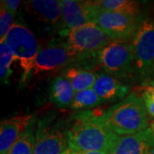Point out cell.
I'll return each instance as SVG.
<instances>
[{"label":"cell","instance_id":"cell-1","mask_svg":"<svg viewBox=\"0 0 154 154\" xmlns=\"http://www.w3.org/2000/svg\"><path fill=\"white\" fill-rule=\"evenodd\" d=\"M101 114V113H100ZM93 111H83L76 116L67 130V146L75 149L108 153L116 134L107 129Z\"/></svg>","mask_w":154,"mask_h":154},{"label":"cell","instance_id":"cell-2","mask_svg":"<svg viewBox=\"0 0 154 154\" xmlns=\"http://www.w3.org/2000/svg\"><path fill=\"white\" fill-rule=\"evenodd\" d=\"M98 118L116 135L133 134L149 128L143 99L136 94H130L106 111L101 112Z\"/></svg>","mask_w":154,"mask_h":154},{"label":"cell","instance_id":"cell-3","mask_svg":"<svg viewBox=\"0 0 154 154\" xmlns=\"http://www.w3.org/2000/svg\"><path fill=\"white\" fill-rule=\"evenodd\" d=\"M2 42L9 46L16 60L19 61L22 69L20 82L24 86L33 75L35 60L41 50L37 39L27 27L15 23Z\"/></svg>","mask_w":154,"mask_h":154},{"label":"cell","instance_id":"cell-4","mask_svg":"<svg viewBox=\"0 0 154 154\" xmlns=\"http://www.w3.org/2000/svg\"><path fill=\"white\" fill-rule=\"evenodd\" d=\"M134 71L146 82L154 73V18L140 22L133 38Z\"/></svg>","mask_w":154,"mask_h":154},{"label":"cell","instance_id":"cell-5","mask_svg":"<svg viewBox=\"0 0 154 154\" xmlns=\"http://www.w3.org/2000/svg\"><path fill=\"white\" fill-rule=\"evenodd\" d=\"M66 35V44L76 58L98 53L110 42V38L95 22L69 30Z\"/></svg>","mask_w":154,"mask_h":154},{"label":"cell","instance_id":"cell-6","mask_svg":"<svg viewBox=\"0 0 154 154\" xmlns=\"http://www.w3.org/2000/svg\"><path fill=\"white\" fill-rule=\"evenodd\" d=\"M100 66L105 73L115 77H126L134 71V57L132 43L110 41L97 53Z\"/></svg>","mask_w":154,"mask_h":154},{"label":"cell","instance_id":"cell-7","mask_svg":"<svg viewBox=\"0 0 154 154\" xmlns=\"http://www.w3.org/2000/svg\"><path fill=\"white\" fill-rule=\"evenodd\" d=\"M94 22L110 39L116 41H127V39L134 38L140 23L137 17L114 11H105L100 8L95 15Z\"/></svg>","mask_w":154,"mask_h":154},{"label":"cell","instance_id":"cell-8","mask_svg":"<svg viewBox=\"0 0 154 154\" xmlns=\"http://www.w3.org/2000/svg\"><path fill=\"white\" fill-rule=\"evenodd\" d=\"M62 22L63 29L62 34L73 28L94 22V17L99 10L97 1L61 0Z\"/></svg>","mask_w":154,"mask_h":154},{"label":"cell","instance_id":"cell-9","mask_svg":"<svg viewBox=\"0 0 154 154\" xmlns=\"http://www.w3.org/2000/svg\"><path fill=\"white\" fill-rule=\"evenodd\" d=\"M107 154H154V134L151 128L128 135H116Z\"/></svg>","mask_w":154,"mask_h":154},{"label":"cell","instance_id":"cell-10","mask_svg":"<svg viewBox=\"0 0 154 154\" xmlns=\"http://www.w3.org/2000/svg\"><path fill=\"white\" fill-rule=\"evenodd\" d=\"M75 56L70 52L67 44L49 45L38 52L35 60L33 75L54 71L70 63Z\"/></svg>","mask_w":154,"mask_h":154},{"label":"cell","instance_id":"cell-11","mask_svg":"<svg viewBox=\"0 0 154 154\" xmlns=\"http://www.w3.org/2000/svg\"><path fill=\"white\" fill-rule=\"evenodd\" d=\"M66 145V136L57 124L39 123L35 135L34 154H62Z\"/></svg>","mask_w":154,"mask_h":154},{"label":"cell","instance_id":"cell-12","mask_svg":"<svg viewBox=\"0 0 154 154\" xmlns=\"http://www.w3.org/2000/svg\"><path fill=\"white\" fill-rule=\"evenodd\" d=\"M33 116H15L1 122L0 124V154H10L12 146L33 121Z\"/></svg>","mask_w":154,"mask_h":154},{"label":"cell","instance_id":"cell-13","mask_svg":"<svg viewBox=\"0 0 154 154\" xmlns=\"http://www.w3.org/2000/svg\"><path fill=\"white\" fill-rule=\"evenodd\" d=\"M93 88L105 102L123 99L128 94V86L119 82L115 76L103 72L97 73Z\"/></svg>","mask_w":154,"mask_h":154},{"label":"cell","instance_id":"cell-14","mask_svg":"<svg viewBox=\"0 0 154 154\" xmlns=\"http://www.w3.org/2000/svg\"><path fill=\"white\" fill-rule=\"evenodd\" d=\"M28 12L40 20L55 25L62 20L61 1L57 0H33L27 5Z\"/></svg>","mask_w":154,"mask_h":154},{"label":"cell","instance_id":"cell-15","mask_svg":"<svg viewBox=\"0 0 154 154\" xmlns=\"http://www.w3.org/2000/svg\"><path fill=\"white\" fill-rule=\"evenodd\" d=\"M75 95V89L63 75H58L52 81L50 88V99L57 107H70Z\"/></svg>","mask_w":154,"mask_h":154},{"label":"cell","instance_id":"cell-16","mask_svg":"<svg viewBox=\"0 0 154 154\" xmlns=\"http://www.w3.org/2000/svg\"><path fill=\"white\" fill-rule=\"evenodd\" d=\"M62 75L68 79L75 93L94 88L97 78V74L94 71L77 66L67 68Z\"/></svg>","mask_w":154,"mask_h":154},{"label":"cell","instance_id":"cell-17","mask_svg":"<svg viewBox=\"0 0 154 154\" xmlns=\"http://www.w3.org/2000/svg\"><path fill=\"white\" fill-rule=\"evenodd\" d=\"M97 2L102 10L127 14L135 17L141 11L140 3L134 0H101Z\"/></svg>","mask_w":154,"mask_h":154},{"label":"cell","instance_id":"cell-18","mask_svg":"<svg viewBox=\"0 0 154 154\" xmlns=\"http://www.w3.org/2000/svg\"><path fill=\"white\" fill-rule=\"evenodd\" d=\"M103 103L105 101L96 94L94 88H89L75 93L70 108L74 110L94 108Z\"/></svg>","mask_w":154,"mask_h":154},{"label":"cell","instance_id":"cell-19","mask_svg":"<svg viewBox=\"0 0 154 154\" xmlns=\"http://www.w3.org/2000/svg\"><path fill=\"white\" fill-rule=\"evenodd\" d=\"M34 146L35 136L33 133V125H29L14 144L10 154H34Z\"/></svg>","mask_w":154,"mask_h":154},{"label":"cell","instance_id":"cell-20","mask_svg":"<svg viewBox=\"0 0 154 154\" xmlns=\"http://www.w3.org/2000/svg\"><path fill=\"white\" fill-rule=\"evenodd\" d=\"M14 60L16 58L12 51L5 42H0V79L5 84L9 83L12 75L11 65Z\"/></svg>","mask_w":154,"mask_h":154},{"label":"cell","instance_id":"cell-21","mask_svg":"<svg viewBox=\"0 0 154 154\" xmlns=\"http://www.w3.org/2000/svg\"><path fill=\"white\" fill-rule=\"evenodd\" d=\"M14 17L15 15L0 5V42L4 40L7 33L14 26Z\"/></svg>","mask_w":154,"mask_h":154},{"label":"cell","instance_id":"cell-22","mask_svg":"<svg viewBox=\"0 0 154 154\" xmlns=\"http://www.w3.org/2000/svg\"><path fill=\"white\" fill-rule=\"evenodd\" d=\"M144 104L149 115L154 116V95L150 94H142Z\"/></svg>","mask_w":154,"mask_h":154},{"label":"cell","instance_id":"cell-23","mask_svg":"<svg viewBox=\"0 0 154 154\" xmlns=\"http://www.w3.org/2000/svg\"><path fill=\"white\" fill-rule=\"evenodd\" d=\"M20 4H21V1L19 0H2L1 1V5L15 16L18 10V7L20 6Z\"/></svg>","mask_w":154,"mask_h":154},{"label":"cell","instance_id":"cell-24","mask_svg":"<svg viewBox=\"0 0 154 154\" xmlns=\"http://www.w3.org/2000/svg\"><path fill=\"white\" fill-rule=\"evenodd\" d=\"M62 154H107L102 152H93V151H85L80 149L71 148L67 146V148L63 152Z\"/></svg>","mask_w":154,"mask_h":154},{"label":"cell","instance_id":"cell-25","mask_svg":"<svg viewBox=\"0 0 154 154\" xmlns=\"http://www.w3.org/2000/svg\"><path fill=\"white\" fill-rule=\"evenodd\" d=\"M142 94H150L154 95V81H146L142 87Z\"/></svg>","mask_w":154,"mask_h":154},{"label":"cell","instance_id":"cell-26","mask_svg":"<svg viewBox=\"0 0 154 154\" xmlns=\"http://www.w3.org/2000/svg\"><path fill=\"white\" fill-rule=\"evenodd\" d=\"M150 128H152V132H153L154 134V121L151 122V127H150Z\"/></svg>","mask_w":154,"mask_h":154}]
</instances>
